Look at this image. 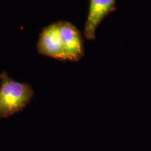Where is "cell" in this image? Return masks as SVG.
Here are the masks:
<instances>
[{
	"instance_id": "obj_2",
	"label": "cell",
	"mask_w": 151,
	"mask_h": 151,
	"mask_svg": "<svg viewBox=\"0 0 151 151\" xmlns=\"http://www.w3.org/2000/svg\"><path fill=\"white\" fill-rule=\"evenodd\" d=\"M37 48L39 54L62 62L67 61L58 22L43 28Z\"/></svg>"
},
{
	"instance_id": "obj_4",
	"label": "cell",
	"mask_w": 151,
	"mask_h": 151,
	"mask_svg": "<svg viewBox=\"0 0 151 151\" xmlns=\"http://www.w3.org/2000/svg\"><path fill=\"white\" fill-rule=\"evenodd\" d=\"M67 60L78 62L84 56V40L81 32L71 22H58Z\"/></svg>"
},
{
	"instance_id": "obj_3",
	"label": "cell",
	"mask_w": 151,
	"mask_h": 151,
	"mask_svg": "<svg viewBox=\"0 0 151 151\" xmlns=\"http://www.w3.org/2000/svg\"><path fill=\"white\" fill-rule=\"evenodd\" d=\"M116 10V0H90L89 11L84 27V37L88 40H94L100 23Z\"/></svg>"
},
{
	"instance_id": "obj_1",
	"label": "cell",
	"mask_w": 151,
	"mask_h": 151,
	"mask_svg": "<svg viewBox=\"0 0 151 151\" xmlns=\"http://www.w3.org/2000/svg\"><path fill=\"white\" fill-rule=\"evenodd\" d=\"M34 95L35 92L30 85L13 80L3 71L0 74V119L23 110Z\"/></svg>"
}]
</instances>
